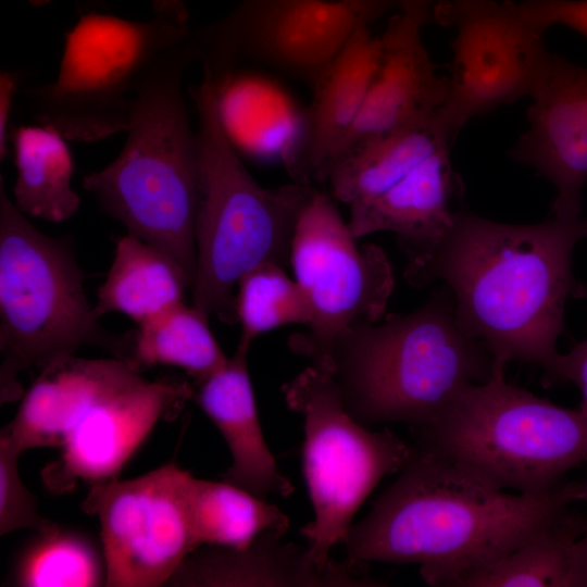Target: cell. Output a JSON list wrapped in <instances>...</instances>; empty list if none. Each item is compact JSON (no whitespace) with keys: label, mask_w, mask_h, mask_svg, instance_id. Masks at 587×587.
I'll use <instances>...</instances> for the list:
<instances>
[{"label":"cell","mask_w":587,"mask_h":587,"mask_svg":"<svg viewBox=\"0 0 587 587\" xmlns=\"http://www.w3.org/2000/svg\"><path fill=\"white\" fill-rule=\"evenodd\" d=\"M585 238L582 216L508 224L463 205L437 247L407 265L403 277L415 288L447 285L458 322L497 362L532 363L546 373L560 354L567 302L587 297L572 265Z\"/></svg>","instance_id":"6da1fadb"},{"label":"cell","mask_w":587,"mask_h":587,"mask_svg":"<svg viewBox=\"0 0 587 587\" xmlns=\"http://www.w3.org/2000/svg\"><path fill=\"white\" fill-rule=\"evenodd\" d=\"M580 489L578 480L510 494L412 447L399 477L342 544L352 563H415L426 584L461 587L578 500Z\"/></svg>","instance_id":"7a4b0ae2"},{"label":"cell","mask_w":587,"mask_h":587,"mask_svg":"<svg viewBox=\"0 0 587 587\" xmlns=\"http://www.w3.org/2000/svg\"><path fill=\"white\" fill-rule=\"evenodd\" d=\"M497 362L457 320L447 285L408 314L355 322L330 348V369L348 413L369 427L437 419L467 386L487 382Z\"/></svg>","instance_id":"3957f363"},{"label":"cell","mask_w":587,"mask_h":587,"mask_svg":"<svg viewBox=\"0 0 587 587\" xmlns=\"http://www.w3.org/2000/svg\"><path fill=\"white\" fill-rule=\"evenodd\" d=\"M197 62L200 54L190 34L157 58L133 98L120 154L83 179L105 213L183 270L189 289L196 270L199 150L183 80Z\"/></svg>","instance_id":"277c9868"},{"label":"cell","mask_w":587,"mask_h":587,"mask_svg":"<svg viewBox=\"0 0 587 587\" xmlns=\"http://www.w3.org/2000/svg\"><path fill=\"white\" fill-rule=\"evenodd\" d=\"M189 95L199 150L191 305L208 319L235 324L239 280L262 264L290 263L298 220L317 188L296 182L267 188L251 176L221 126L208 66Z\"/></svg>","instance_id":"5b68a950"},{"label":"cell","mask_w":587,"mask_h":587,"mask_svg":"<svg viewBox=\"0 0 587 587\" xmlns=\"http://www.w3.org/2000/svg\"><path fill=\"white\" fill-rule=\"evenodd\" d=\"M504 367L497 362L487 382L467 386L437 419L411 429V445L498 489L545 494L587 459V412L510 384Z\"/></svg>","instance_id":"8992f818"},{"label":"cell","mask_w":587,"mask_h":587,"mask_svg":"<svg viewBox=\"0 0 587 587\" xmlns=\"http://www.w3.org/2000/svg\"><path fill=\"white\" fill-rule=\"evenodd\" d=\"M65 239L45 235L8 197L0 177V400H17L18 373L93 346L133 364L134 330L108 332ZM133 366V365H132Z\"/></svg>","instance_id":"52a82bcc"},{"label":"cell","mask_w":587,"mask_h":587,"mask_svg":"<svg viewBox=\"0 0 587 587\" xmlns=\"http://www.w3.org/2000/svg\"><path fill=\"white\" fill-rule=\"evenodd\" d=\"M152 11L143 22L82 14L65 34L57 78L23 92L34 120L86 143L126 132L140 79L191 32L183 0H153Z\"/></svg>","instance_id":"ba28073f"},{"label":"cell","mask_w":587,"mask_h":587,"mask_svg":"<svg viewBox=\"0 0 587 587\" xmlns=\"http://www.w3.org/2000/svg\"><path fill=\"white\" fill-rule=\"evenodd\" d=\"M287 407L302 416V471L314 519L300 534L320 569L335 563L332 548L342 544L352 519L386 476L400 472L412 446L385 428L372 432L345 409L333 376L308 366L282 386Z\"/></svg>","instance_id":"9c48e42d"},{"label":"cell","mask_w":587,"mask_h":587,"mask_svg":"<svg viewBox=\"0 0 587 587\" xmlns=\"http://www.w3.org/2000/svg\"><path fill=\"white\" fill-rule=\"evenodd\" d=\"M335 199L316 189L295 232L290 265L311 313L308 330L296 333L288 347L329 374L334 338L355 322L386 315L395 287L392 266L377 245H358Z\"/></svg>","instance_id":"30bf717a"},{"label":"cell","mask_w":587,"mask_h":587,"mask_svg":"<svg viewBox=\"0 0 587 587\" xmlns=\"http://www.w3.org/2000/svg\"><path fill=\"white\" fill-rule=\"evenodd\" d=\"M394 8V0H240L190 35L214 78L251 63L312 87L359 27Z\"/></svg>","instance_id":"8fae6325"},{"label":"cell","mask_w":587,"mask_h":587,"mask_svg":"<svg viewBox=\"0 0 587 587\" xmlns=\"http://www.w3.org/2000/svg\"><path fill=\"white\" fill-rule=\"evenodd\" d=\"M127 362L86 359L82 387L62 435L60 455L41 473L54 494L116 478L155 424L173 417L195 390L182 378L148 380Z\"/></svg>","instance_id":"7c38bea8"},{"label":"cell","mask_w":587,"mask_h":587,"mask_svg":"<svg viewBox=\"0 0 587 587\" xmlns=\"http://www.w3.org/2000/svg\"><path fill=\"white\" fill-rule=\"evenodd\" d=\"M436 18L453 26L448 90L439 118L454 138L473 118L530 98L552 53L515 0H449Z\"/></svg>","instance_id":"4fadbf2b"},{"label":"cell","mask_w":587,"mask_h":587,"mask_svg":"<svg viewBox=\"0 0 587 587\" xmlns=\"http://www.w3.org/2000/svg\"><path fill=\"white\" fill-rule=\"evenodd\" d=\"M187 472L166 463L132 479L91 484L82 508L100 522L104 586L166 585L198 549L184 499Z\"/></svg>","instance_id":"5bb4252c"},{"label":"cell","mask_w":587,"mask_h":587,"mask_svg":"<svg viewBox=\"0 0 587 587\" xmlns=\"http://www.w3.org/2000/svg\"><path fill=\"white\" fill-rule=\"evenodd\" d=\"M529 99L528 126L509 155L553 185V216H580L587 183V66L552 53Z\"/></svg>","instance_id":"9a60e30c"},{"label":"cell","mask_w":587,"mask_h":587,"mask_svg":"<svg viewBox=\"0 0 587 587\" xmlns=\"http://www.w3.org/2000/svg\"><path fill=\"white\" fill-rule=\"evenodd\" d=\"M425 24L400 12L378 36L377 65L362 109L330 166L373 140L434 117L442 108L448 79L438 75L423 42Z\"/></svg>","instance_id":"2e32d148"},{"label":"cell","mask_w":587,"mask_h":587,"mask_svg":"<svg viewBox=\"0 0 587 587\" xmlns=\"http://www.w3.org/2000/svg\"><path fill=\"white\" fill-rule=\"evenodd\" d=\"M463 205L462 180L453 168L450 146H445L376 198L350 207L348 226L357 239L394 234L407 265H413L437 247Z\"/></svg>","instance_id":"e0dca14e"},{"label":"cell","mask_w":587,"mask_h":587,"mask_svg":"<svg viewBox=\"0 0 587 587\" xmlns=\"http://www.w3.org/2000/svg\"><path fill=\"white\" fill-rule=\"evenodd\" d=\"M266 532L249 546H208L191 552L166 585L195 587H372L382 586L348 559L317 567L308 548Z\"/></svg>","instance_id":"ac0fdd59"},{"label":"cell","mask_w":587,"mask_h":587,"mask_svg":"<svg viewBox=\"0 0 587 587\" xmlns=\"http://www.w3.org/2000/svg\"><path fill=\"white\" fill-rule=\"evenodd\" d=\"M379 38L359 27L312 86L302 137L286 168L292 182L325 184L328 168L362 109L374 76Z\"/></svg>","instance_id":"d6986e66"},{"label":"cell","mask_w":587,"mask_h":587,"mask_svg":"<svg viewBox=\"0 0 587 587\" xmlns=\"http://www.w3.org/2000/svg\"><path fill=\"white\" fill-rule=\"evenodd\" d=\"M250 347L238 344L218 371L198 384L195 398L216 425L232 457L222 480L265 499L289 497L295 488L276 464L261 429L248 370Z\"/></svg>","instance_id":"ffe728a7"},{"label":"cell","mask_w":587,"mask_h":587,"mask_svg":"<svg viewBox=\"0 0 587 587\" xmlns=\"http://www.w3.org/2000/svg\"><path fill=\"white\" fill-rule=\"evenodd\" d=\"M214 80L218 120L237 152L276 158L287 168L302 137L304 110L259 73L236 68Z\"/></svg>","instance_id":"44dd1931"},{"label":"cell","mask_w":587,"mask_h":587,"mask_svg":"<svg viewBox=\"0 0 587 587\" xmlns=\"http://www.w3.org/2000/svg\"><path fill=\"white\" fill-rule=\"evenodd\" d=\"M452 139L437 114L338 159L330 166L324 185L335 200L349 208L367 202L434 152L451 146Z\"/></svg>","instance_id":"7402d4cb"},{"label":"cell","mask_w":587,"mask_h":587,"mask_svg":"<svg viewBox=\"0 0 587 587\" xmlns=\"http://www.w3.org/2000/svg\"><path fill=\"white\" fill-rule=\"evenodd\" d=\"M189 287L187 276L168 255L128 233L116 241L112 265L93 308L99 317L118 312L138 325L184 302Z\"/></svg>","instance_id":"603a6c76"},{"label":"cell","mask_w":587,"mask_h":587,"mask_svg":"<svg viewBox=\"0 0 587 587\" xmlns=\"http://www.w3.org/2000/svg\"><path fill=\"white\" fill-rule=\"evenodd\" d=\"M17 171L13 203L23 213L52 223L72 217L80 198L71 186L74 160L67 139L43 125H21L11 133Z\"/></svg>","instance_id":"cb8c5ba5"},{"label":"cell","mask_w":587,"mask_h":587,"mask_svg":"<svg viewBox=\"0 0 587 587\" xmlns=\"http://www.w3.org/2000/svg\"><path fill=\"white\" fill-rule=\"evenodd\" d=\"M184 499L197 548L242 549L266 532L286 535L290 522L275 504L227 482L193 477L187 472Z\"/></svg>","instance_id":"d4e9b609"},{"label":"cell","mask_w":587,"mask_h":587,"mask_svg":"<svg viewBox=\"0 0 587 587\" xmlns=\"http://www.w3.org/2000/svg\"><path fill=\"white\" fill-rule=\"evenodd\" d=\"M586 529L587 520L566 508L461 587H579L575 545Z\"/></svg>","instance_id":"484cf974"},{"label":"cell","mask_w":587,"mask_h":587,"mask_svg":"<svg viewBox=\"0 0 587 587\" xmlns=\"http://www.w3.org/2000/svg\"><path fill=\"white\" fill-rule=\"evenodd\" d=\"M209 320L195 307L180 302L138 324L133 367L141 372L155 365L176 366L200 384L228 360Z\"/></svg>","instance_id":"4316f807"},{"label":"cell","mask_w":587,"mask_h":587,"mask_svg":"<svg viewBox=\"0 0 587 587\" xmlns=\"http://www.w3.org/2000/svg\"><path fill=\"white\" fill-rule=\"evenodd\" d=\"M235 303L241 326L239 344L248 347L264 333L290 324L308 326L311 320L296 279L274 263L262 264L241 277Z\"/></svg>","instance_id":"83f0119b"},{"label":"cell","mask_w":587,"mask_h":587,"mask_svg":"<svg viewBox=\"0 0 587 587\" xmlns=\"http://www.w3.org/2000/svg\"><path fill=\"white\" fill-rule=\"evenodd\" d=\"M15 582L26 587H93L105 584V564L84 536L60 526L38 534L24 551Z\"/></svg>","instance_id":"f1b7e54d"},{"label":"cell","mask_w":587,"mask_h":587,"mask_svg":"<svg viewBox=\"0 0 587 587\" xmlns=\"http://www.w3.org/2000/svg\"><path fill=\"white\" fill-rule=\"evenodd\" d=\"M21 454L0 436V534L18 529L37 534L52 532L59 525L39 513L36 498L20 477L17 462Z\"/></svg>","instance_id":"f546056e"},{"label":"cell","mask_w":587,"mask_h":587,"mask_svg":"<svg viewBox=\"0 0 587 587\" xmlns=\"http://www.w3.org/2000/svg\"><path fill=\"white\" fill-rule=\"evenodd\" d=\"M517 3L526 21L541 34L554 25H563L587 39V0H522Z\"/></svg>","instance_id":"4dcf8cb0"},{"label":"cell","mask_w":587,"mask_h":587,"mask_svg":"<svg viewBox=\"0 0 587 587\" xmlns=\"http://www.w3.org/2000/svg\"><path fill=\"white\" fill-rule=\"evenodd\" d=\"M544 386L572 383L580 392L578 408L587 412V337L577 342L569 352L560 353L551 366L544 373Z\"/></svg>","instance_id":"1f68e13d"},{"label":"cell","mask_w":587,"mask_h":587,"mask_svg":"<svg viewBox=\"0 0 587 587\" xmlns=\"http://www.w3.org/2000/svg\"><path fill=\"white\" fill-rule=\"evenodd\" d=\"M20 71H1L0 73V159L3 160L11 147L10 127L11 114L14 105V98L22 79Z\"/></svg>","instance_id":"d6a6232c"},{"label":"cell","mask_w":587,"mask_h":587,"mask_svg":"<svg viewBox=\"0 0 587 587\" xmlns=\"http://www.w3.org/2000/svg\"><path fill=\"white\" fill-rule=\"evenodd\" d=\"M396 8L402 13L413 15L424 20L426 23L432 21L430 9L437 0H394Z\"/></svg>","instance_id":"836d02e7"},{"label":"cell","mask_w":587,"mask_h":587,"mask_svg":"<svg viewBox=\"0 0 587 587\" xmlns=\"http://www.w3.org/2000/svg\"><path fill=\"white\" fill-rule=\"evenodd\" d=\"M575 565L579 587H587V529L575 545Z\"/></svg>","instance_id":"e575fe53"},{"label":"cell","mask_w":587,"mask_h":587,"mask_svg":"<svg viewBox=\"0 0 587 587\" xmlns=\"http://www.w3.org/2000/svg\"><path fill=\"white\" fill-rule=\"evenodd\" d=\"M76 5L82 14L90 12H99L105 8V0H75Z\"/></svg>","instance_id":"d590c367"},{"label":"cell","mask_w":587,"mask_h":587,"mask_svg":"<svg viewBox=\"0 0 587 587\" xmlns=\"http://www.w3.org/2000/svg\"><path fill=\"white\" fill-rule=\"evenodd\" d=\"M578 500L587 501V480L582 482V489L578 496Z\"/></svg>","instance_id":"8d00e7d4"},{"label":"cell","mask_w":587,"mask_h":587,"mask_svg":"<svg viewBox=\"0 0 587 587\" xmlns=\"http://www.w3.org/2000/svg\"><path fill=\"white\" fill-rule=\"evenodd\" d=\"M32 5L41 7L49 3L51 0H27Z\"/></svg>","instance_id":"74e56055"}]
</instances>
